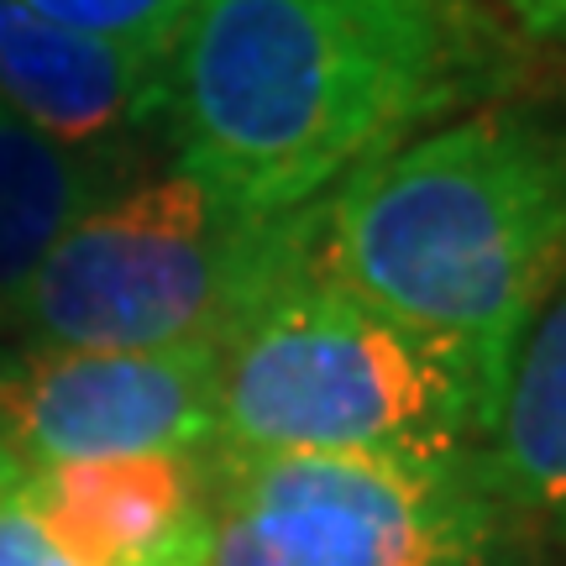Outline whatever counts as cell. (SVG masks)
<instances>
[{
    "instance_id": "13",
    "label": "cell",
    "mask_w": 566,
    "mask_h": 566,
    "mask_svg": "<svg viewBox=\"0 0 566 566\" xmlns=\"http://www.w3.org/2000/svg\"><path fill=\"white\" fill-rule=\"evenodd\" d=\"M514 21L525 27V38L546 42L566 59V0H530V6L514 11Z\"/></svg>"
},
{
    "instance_id": "1",
    "label": "cell",
    "mask_w": 566,
    "mask_h": 566,
    "mask_svg": "<svg viewBox=\"0 0 566 566\" xmlns=\"http://www.w3.org/2000/svg\"><path fill=\"white\" fill-rule=\"evenodd\" d=\"M462 0H200L163 69L174 168L247 210H300L457 101Z\"/></svg>"
},
{
    "instance_id": "3",
    "label": "cell",
    "mask_w": 566,
    "mask_h": 566,
    "mask_svg": "<svg viewBox=\"0 0 566 566\" xmlns=\"http://www.w3.org/2000/svg\"><path fill=\"white\" fill-rule=\"evenodd\" d=\"M325 200L247 210L179 168L137 174L42 263L11 342L90 352H226L289 279L321 263Z\"/></svg>"
},
{
    "instance_id": "7",
    "label": "cell",
    "mask_w": 566,
    "mask_h": 566,
    "mask_svg": "<svg viewBox=\"0 0 566 566\" xmlns=\"http://www.w3.org/2000/svg\"><path fill=\"white\" fill-rule=\"evenodd\" d=\"M205 451L48 467L11 493L74 566H189L200 541Z\"/></svg>"
},
{
    "instance_id": "4",
    "label": "cell",
    "mask_w": 566,
    "mask_h": 566,
    "mask_svg": "<svg viewBox=\"0 0 566 566\" xmlns=\"http://www.w3.org/2000/svg\"><path fill=\"white\" fill-rule=\"evenodd\" d=\"M499 409L441 346L388 321L321 263L289 279L221 352L216 446L472 457Z\"/></svg>"
},
{
    "instance_id": "9",
    "label": "cell",
    "mask_w": 566,
    "mask_h": 566,
    "mask_svg": "<svg viewBox=\"0 0 566 566\" xmlns=\"http://www.w3.org/2000/svg\"><path fill=\"white\" fill-rule=\"evenodd\" d=\"M142 174V147H69L0 105V336L53 247Z\"/></svg>"
},
{
    "instance_id": "16",
    "label": "cell",
    "mask_w": 566,
    "mask_h": 566,
    "mask_svg": "<svg viewBox=\"0 0 566 566\" xmlns=\"http://www.w3.org/2000/svg\"><path fill=\"white\" fill-rule=\"evenodd\" d=\"M6 493H11V483H6V478H0V499H6Z\"/></svg>"
},
{
    "instance_id": "2",
    "label": "cell",
    "mask_w": 566,
    "mask_h": 566,
    "mask_svg": "<svg viewBox=\"0 0 566 566\" xmlns=\"http://www.w3.org/2000/svg\"><path fill=\"white\" fill-rule=\"evenodd\" d=\"M321 268L462 363L499 409L566 279V116L488 105L394 142L325 195Z\"/></svg>"
},
{
    "instance_id": "15",
    "label": "cell",
    "mask_w": 566,
    "mask_h": 566,
    "mask_svg": "<svg viewBox=\"0 0 566 566\" xmlns=\"http://www.w3.org/2000/svg\"><path fill=\"white\" fill-rule=\"evenodd\" d=\"M504 6H509V11H520V6H530V0H504Z\"/></svg>"
},
{
    "instance_id": "14",
    "label": "cell",
    "mask_w": 566,
    "mask_h": 566,
    "mask_svg": "<svg viewBox=\"0 0 566 566\" xmlns=\"http://www.w3.org/2000/svg\"><path fill=\"white\" fill-rule=\"evenodd\" d=\"M483 566H535V562H514V556H493V562H483Z\"/></svg>"
},
{
    "instance_id": "8",
    "label": "cell",
    "mask_w": 566,
    "mask_h": 566,
    "mask_svg": "<svg viewBox=\"0 0 566 566\" xmlns=\"http://www.w3.org/2000/svg\"><path fill=\"white\" fill-rule=\"evenodd\" d=\"M0 105L69 147H132L158 122L163 69L0 0Z\"/></svg>"
},
{
    "instance_id": "6",
    "label": "cell",
    "mask_w": 566,
    "mask_h": 566,
    "mask_svg": "<svg viewBox=\"0 0 566 566\" xmlns=\"http://www.w3.org/2000/svg\"><path fill=\"white\" fill-rule=\"evenodd\" d=\"M221 352L0 346V478L216 446Z\"/></svg>"
},
{
    "instance_id": "5",
    "label": "cell",
    "mask_w": 566,
    "mask_h": 566,
    "mask_svg": "<svg viewBox=\"0 0 566 566\" xmlns=\"http://www.w3.org/2000/svg\"><path fill=\"white\" fill-rule=\"evenodd\" d=\"M520 514L472 457L373 451H205L189 566H483Z\"/></svg>"
},
{
    "instance_id": "11",
    "label": "cell",
    "mask_w": 566,
    "mask_h": 566,
    "mask_svg": "<svg viewBox=\"0 0 566 566\" xmlns=\"http://www.w3.org/2000/svg\"><path fill=\"white\" fill-rule=\"evenodd\" d=\"M21 6L74 27L84 38L111 42L147 69H168L174 42L189 27L200 0H21Z\"/></svg>"
},
{
    "instance_id": "10",
    "label": "cell",
    "mask_w": 566,
    "mask_h": 566,
    "mask_svg": "<svg viewBox=\"0 0 566 566\" xmlns=\"http://www.w3.org/2000/svg\"><path fill=\"white\" fill-rule=\"evenodd\" d=\"M483 472L520 525L566 541V279L514 357Z\"/></svg>"
},
{
    "instance_id": "12",
    "label": "cell",
    "mask_w": 566,
    "mask_h": 566,
    "mask_svg": "<svg viewBox=\"0 0 566 566\" xmlns=\"http://www.w3.org/2000/svg\"><path fill=\"white\" fill-rule=\"evenodd\" d=\"M0 566H74L42 535V525L27 514L17 493L0 499Z\"/></svg>"
}]
</instances>
